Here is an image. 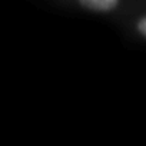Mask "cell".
<instances>
[{"label":"cell","mask_w":146,"mask_h":146,"mask_svg":"<svg viewBox=\"0 0 146 146\" xmlns=\"http://www.w3.org/2000/svg\"><path fill=\"white\" fill-rule=\"evenodd\" d=\"M79 3L93 12H110L117 7L119 0H79Z\"/></svg>","instance_id":"obj_1"},{"label":"cell","mask_w":146,"mask_h":146,"mask_svg":"<svg viewBox=\"0 0 146 146\" xmlns=\"http://www.w3.org/2000/svg\"><path fill=\"white\" fill-rule=\"evenodd\" d=\"M136 29H137L139 35H142L143 37H146V16H142L136 22Z\"/></svg>","instance_id":"obj_2"}]
</instances>
